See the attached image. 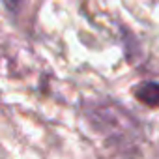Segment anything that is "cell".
<instances>
[{"instance_id":"cell-1","label":"cell","mask_w":159,"mask_h":159,"mask_svg":"<svg viewBox=\"0 0 159 159\" xmlns=\"http://www.w3.org/2000/svg\"><path fill=\"white\" fill-rule=\"evenodd\" d=\"M84 114L92 122V125L107 137L127 140L129 137H135L139 133L137 120L114 101H88L84 103Z\"/></svg>"},{"instance_id":"cell-2","label":"cell","mask_w":159,"mask_h":159,"mask_svg":"<svg viewBox=\"0 0 159 159\" xmlns=\"http://www.w3.org/2000/svg\"><path fill=\"white\" fill-rule=\"evenodd\" d=\"M133 96L146 107H159V84L157 83H139L133 88Z\"/></svg>"},{"instance_id":"cell-3","label":"cell","mask_w":159,"mask_h":159,"mask_svg":"<svg viewBox=\"0 0 159 159\" xmlns=\"http://www.w3.org/2000/svg\"><path fill=\"white\" fill-rule=\"evenodd\" d=\"M2 2L6 4V8H8L10 11L17 13V11H19V8H21V2H23V0H2Z\"/></svg>"}]
</instances>
